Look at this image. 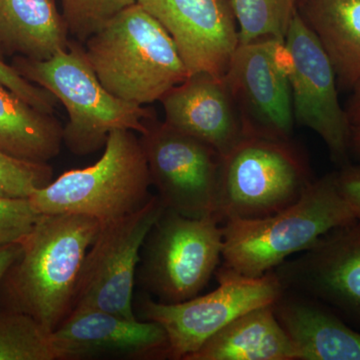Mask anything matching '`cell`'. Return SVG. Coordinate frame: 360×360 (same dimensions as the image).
<instances>
[{
    "instance_id": "obj_1",
    "label": "cell",
    "mask_w": 360,
    "mask_h": 360,
    "mask_svg": "<svg viewBox=\"0 0 360 360\" xmlns=\"http://www.w3.org/2000/svg\"><path fill=\"white\" fill-rule=\"evenodd\" d=\"M101 225L85 215H40L0 283L7 309L32 315L53 333L72 310L84 258Z\"/></svg>"
},
{
    "instance_id": "obj_2",
    "label": "cell",
    "mask_w": 360,
    "mask_h": 360,
    "mask_svg": "<svg viewBox=\"0 0 360 360\" xmlns=\"http://www.w3.org/2000/svg\"><path fill=\"white\" fill-rule=\"evenodd\" d=\"M82 44L101 84L129 103L148 105L160 101L189 77L172 37L137 2Z\"/></svg>"
},
{
    "instance_id": "obj_3",
    "label": "cell",
    "mask_w": 360,
    "mask_h": 360,
    "mask_svg": "<svg viewBox=\"0 0 360 360\" xmlns=\"http://www.w3.org/2000/svg\"><path fill=\"white\" fill-rule=\"evenodd\" d=\"M13 68L28 82L51 92L63 104L68 122L63 127V143L73 155H89L105 146L116 129L144 134L155 110L122 101L101 84L84 54V44L71 41L66 51L49 60L20 56Z\"/></svg>"
},
{
    "instance_id": "obj_4",
    "label": "cell",
    "mask_w": 360,
    "mask_h": 360,
    "mask_svg": "<svg viewBox=\"0 0 360 360\" xmlns=\"http://www.w3.org/2000/svg\"><path fill=\"white\" fill-rule=\"evenodd\" d=\"M354 221L331 172L314 179L300 200L271 217L224 222V264L245 276H262L309 250L326 232Z\"/></svg>"
},
{
    "instance_id": "obj_5",
    "label": "cell",
    "mask_w": 360,
    "mask_h": 360,
    "mask_svg": "<svg viewBox=\"0 0 360 360\" xmlns=\"http://www.w3.org/2000/svg\"><path fill=\"white\" fill-rule=\"evenodd\" d=\"M302 149L291 139L248 134L220 156L213 217L259 219L285 210L314 182Z\"/></svg>"
},
{
    "instance_id": "obj_6",
    "label": "cell",
    "mask_w": 360,
    "mask_h": 360,
    "mask_svg": "<svg viewBox=\"0 0 360 360\" xmlns=\"http://www.w3.org/2000/svg\"><path fill=\"white\" fill-rule=\"evenodd\" d=\"M141 141L131 130L108 135L103 156L94 165L72 169L28 198L40 214H80L101 224L141 210L153 196Z\"/></svg>"
},
{
    "instance_id": "obj_7",
    "label": "cell",
    "mask_w": 360,
    "mask_h": 360,
    "mask_svg": "<svg viewBox=\"0 0 360 360\" xmlns=\"http://www.w3.org/2000/svg\"><path fill=\"white\" fill-rule=\"evenodd\" d=\"M224 229L214 217L191 219L165 208L142 246L136 277L158 302L200 295L222 257Z\"/></svg>"
},
{
    "instance_id": "obj_8",
    "label": "cell",
    "mask_w": 360,
    "mask_h": 360,
    "mask_svg": "<svg viewBox=\"0 0 360 360\" xmlns=\"http://www.w3.org/2000/svg\"><path fill=\"white\" fill-rule=\"evenodd\" d=\"M217 290L179 303L144 297L139 311L144 321L165 329L168 359L186 360L234 319L258 307L272 305L283 293L274 271L250 277L222 265L215 272Z\"/></svg>"
},
{
    "instance_id": "obj_9",
    "label": "cell",
    "mask_w": 360,
    "mask_h": 360,
    "mask_svg": "<svg viewBox=\"0 0 360 360\" xmlns=\"http://www.w3.org/2000/svg\"><path fill=\"white\" fill-rule=\"evenodd\" d=\"M165 210L158 196H153L136 212L101 225L84 258L72 310L136 319L134 292L142 246Z\"/></svg>"
},
{
    "instance_id": "obj_10",
    "label": "cell",
    "mask_w": 360,
    "mask_h": 360,
    "mask_svg": "<svg viewBox=\"0 0 360 360\" xmlns=\"http://www.w3.org/2000/svg\"><path fill=\"white\" fill-rule=\"evenodd\" d=\"M151 186L167 210L191 217H213L220 155L191 135L155 120L141 134Z\"/></svg>"
},
{
    "instance_id": "obj_11",
    "label": "cell",
    "mask_w": 360,
    "mask_h": 360,
    "mask_svg": "<svg viewBox=\"0 0 360 360\" xmlns=\"http://www.w3.org/2000/svg\"><path fill=\"white\" fill-rule=\"evenodd\" d=\"M285 45L291 56L288 80L295 122L321 137L333 162L340 167L348 165L352 125L340 105L335 70L298 13L291 21Z\"/></svg>"
},
{
    "instance_id": "obj_12",
    "label": "cell",
    "mask_w": 360,
    "mask_h": 360,
    "mask_svg": "<svg viewBox=\"0 0 360 360\" xmlns=\"http://www.w3.org/2000/svg\"><path fill=\"white\" fill-rule=\"evenodd\" d=\"M283 290L309 296L360 331V221L326 232L272 270Z\"/></svg>"
},
{
    "instance_id": "obj_13",
    "label": "cell",
    "mask_w": 360,
    "mask_h": 360,
    "mask_svg": "<svg viewBox=\"0 0 360 360\" xmlns=\"http://www.w3.org/2000/svg\"><path fill=\"white\" fill-rule=\"evenodd\" d=\"M277 40L239 44L224 75L245 134L291 139L295 125L288 61Z\"/></svg>"
},
{
    "instance_id": "obj_14",
    "label": "cell",
    "mask_w": 360,
    "mask_h": 360,
    "mask_svg": "<svg viewBox=\"0 0 360 360\" xmlns=\"http://www.w3.org/2000/svg\"><path fill=\"white\" fill-rule=\"evenodd\" d=\"M172 37L189 75L224 77L239 45L231 0H137Z\"/></svg>"
},
{
    "instance_id": "obj_15",
    "label": "cell",
    "mask_w": 360,
    "mask_h": 360,
    "mask_svg": "<svg viewBox=\"0 0 360 360\" xmlns=\"http://www.w3.org/2000/svg\"><path fill=\"white\" fill-rule=\"evenodd\" d=\"M58 360L168 359V340L156 322L97 309H73L51 333Z\"/></svg>"
},
{
    "instance_id": "obj_16",
    "label": "cell",
    "mask_w": 360,
    "mask_h": 360,
    "mask_svg": "<svg viewBox=\"0 0 360 360\" xmlns=\"http://www.w3.org/2000/svg\"><path fill=\"white\" fill-rule=\"evenodd\" d=\"M167 124L226 155L243 137L245 127L224 77L189 75L160 99Z\"/></svg>"
},
{
    "instance_id": "obj_17",
    "label": "cell",
    "mask_w": 360,
    "mask_h": 360,
    "mask_svg": "<svg viewBox=\"0 0 360 360\" xmlns=\"http://www.w3.org/2000/svg\"><path fill=\"white\" fill-rule=\"evenodd\" d=\"M272 307L298 360H360V331L323 303L283 290Z\"/></svg>"
},
{
    "instance_id": "obj_18",
    "label": "cell",
    "mask_w": 360,
    "mask_h": 360,
    "mask_svg": "<svg viewBox=\"0 0 360 360\" xmlns=\"http://www.w3.org/2000/svg\"><path fill=\"white\" fill-rule=\"evenodd\" d=\"M70 33L56 0H0L2 52L49 60L70 45Z\"/></svg>"
},
{
    "instance_id": "obj_19",
    "label": "cell",
    "mask_w": 360,
    "mask_h": 360,
    "mask_svg": "<svg viewBox=\"0 0 360 360\" xmlns=\"http://www.w3.org/2000/svg\"><path fill=\"white\" fill-rule=\"evenodd\" d=\"M297 13L335 70L338 89L360 82V0H300Z\"/></svg>"
},
{
    "instance_id": "obj_20",
    "label": "cell",
    "mask_w": 360,
    "mask_h": 360,
    "mask_svg": "<svg viewBox=\"0 0 360 360\" xmlns=\"http://www.w3.org/2000/svg\"><path fill=\"white\" fill-rule=\"evenodd\" d=\"M272 305L250 310L234 319L186 360L300 359Z\"/></svg>"
},
{
    "instance_id": "obj_21",
    "label": "cell",
    "mask_w": 360,
    "mask_h": 360,
    "mask_svg": "<svg viewBox=\"0 0 360 360\" xmlns=\"http://www.w3.org/2000/svg\"><path fill=\"white\" fill-rule=\"evenodd\" d=\"M63 127L51 113L37 110L0 84V150L49 163L60 153Z\"/></svg>"
},
{
    "instance_id": "obj_22",
    "label": "cell",
    "mask_w": 360,
    "mask_h": 360,
    "mask_svg": "<svg viewBox=\"0 0 360 360\" xmlns=\"http://www.w3.org/2000/svg\"><path fill=\"white\" fill-rule=\"evenodd\" d=\"M239 44L260 40L285 41L300 0H231Z\"/></svg>"
},
{
    "instance_id": "obj_23",
    "label": "cell",
    "mask_w": 360,
    "mask_h": 360,
    "mask_svg": "<svg viewBox=\"0 0 360 360\" xmlns=\"http://www.w3.org/2000/svg\"><path fill=\"white\" fill-rule=\"evenodd\" d=\"M51 331L32 315L0 312V360H58Z\"/></svg>"
},
{
    "instance_id": "obj_24",
    "label": "cell",
    "mask_w": 360,
    "mask_h": 360,
    "mask_svg": "<svg viewBox=\"0 0 360 360\" xmlns=\"http://www.w3.org/2000/svg\"><path fill=\"white\" fill-rule=\"evenodd\" d=\"M70 37L80 44L137 0H60Z\"/></svg>"
},
{
    "instance_id": "obj_25",
    "label": "cell",
    "mask_w": 360,
    "mask_h": 360,
    "mask_svg": "<svg viewBox=\"0 0 360 360\" xmlns=\"http://www.w3.org/2000/svg\"><path fill=\"white\" fill-rule=\"evenodd\" d=\"M53 169L49 163L13 158L0 150V196L28 198L37 189L51 184Z\"/></svg>"
},
{
    "instance_id": "obj_26",
    "label": "cell",
    "mask_w": 360,
    "mask_h": 360,
    "mask_svg": "<svg viewBox=\"0 0 360 360\" xmlns=\"http://www.w3.org/2000/svg\"><path fill=\"white\" fill-rule=\"evenodd\" d=\"M40 215L28 198L0 196V246L22 243Z\"/></svg>"
},
{
    "instance_id": "obj_27",
    "label": "cell",
    "mask_w": 360,
    "mask_h": 360,
    "mask_svg": "<svg viewBox=\"0 0 360 360\" xmlns=\"http://www.w3.org/2000/svg\"><path fill=\"white\" fill-rule=\"evenodd\" d=\"M0 84L11 90L16 96H20L21 99L37 110L53 115L54 110L58 105V99L52 96L51 92L32 84L25 77H21L13 65H6L1 58H0Z\"/></svg>"
},
{
    "instance_id": "obj_28",
    "label": "cell",
    "mask_w": 360,
    "mask_h": 360,
    "mask_svg": "<svg viewBox=\"0 0 360 360\" xmlns=\"http://www.w3.org/2000/svg\"><path fill=\"white\" fill-rule=\"evenodd\" d=\"M335 177L343 198L352 208L355 219L360 221V165H343L335 172Z\"/></svg>"
},
{
    "instance_id": "obj_29",
    "label": "cell",
    "mask_w": 360,
    "mask_h": 360,
    "mask_svg": "<svg viewBox=\"0 0 360 360\" xmlns=\"http://www.w3.org/2000/svg\"><path fill=\"white\" fill-rule=\"evenodd\" d=\"M22 251L21 243L0 246V283L4 281L7 271L20 257Z\"/></svg>"
},
{
    "instance_id": "obj_30",
    "label": "cell",
    "mask_w": 360,
    "mask_h": 360,
    "mask_svg": "<svg viewBox=\"0 0 360 360\" xmlns=\"http://www.w3.org/2000/svg\"><path fill=\"white\" fill-rule=\"evenodd\" d=\"M352 127H360V82L352 89V96L345 108Z\"/></svg>"
},
{
    "instance_id": "obj_31",
    "label": "cell",
    "mask_w": 360,
    "mask_h": 360,
    "mask_svg": "<svg viewBox=\"0 0 360 360\" xmlns=\"http://www.w3.org/2000/svg\"><path fill=\"white\" fill-rule=\"evenodd\" d=\"M350 153L360 158V127H352Z\"/></svg>"
},
{
    "instance_id": "obj_32",
    "label": "cell",
    "mask_w": 360,
    "mask_h": 360,
    "mask_svg": "<svg viewBox=\"0 0 360 360\" xmlns=\"http://www.w3.org/2000/svg\"><path fill=\"white\" fill-rule=\"evenodd\" d=\"M1 54H2V51H1V47H0V58H1Z\"/></svg>"
}]
</instances>
